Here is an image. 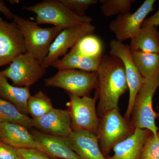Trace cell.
<instances>
[{
  "mask_svg": "<svg viewBox=\"0 0 159 159\" xmlns=\"http://www.w3.org/2000/svg\"><path fill=\"white\" fill-rule=\"evenodd\" d=\"M53 108L51 98L42 91L31 96L28 101V115H30L32 119L42 116Z\"/></svg>",
  "mask_w": 159,
  "mask_h": 159,
  "instance_id": "24",
  "label": "cell"
},
{
  "mask_svg": "<svg viewBox=\"0 0 159 159\" xmlns=\"http://www.w3.org/2000/svg\"><path fill=\"white\" fill-rule=\"evenodd\" d=\"M71 11L80 16H85L90 6L98 2L97 0H60Z\"/></svg>",
  "mask_w": 159,
  "mask_h": 159,
  "instance_id": "27",
  "label": "cell"
},
{
  "mask_svg": "<svg viewBox=\"0 0 159 159\" xmlns=\"http://www.w3.org/2000/svg\"><path fill=\"white\" fill-rule=\"evenodd\" d=\"M140 159H159V137L150 133L145 140Z\"/></svg>",
  "mask_w": 159,
  "mask_h": 159,
  "instance_id": "26",
  "label": "cell"
},
{
  "mask_svg": "<svg viewBox=\"0 0 159 159\" xmlns=\"http://www.w3.org/2000/svg\"><path fill=\"white\" fill-rule=\"evenodd\" d=\"M150 132L136 128L132 134L113 148L114 154L106 159H140L143 145Z\"/></svg>",
  "mask_w": 159,
  "mask_h": 159,
  "instance_id": "17",
  "label": "cell"
},
{
  "mask_svg": "<svg viewBox=\"0 0 159 159\" xmlns=\"http://www.w3.org/2000/svg\"><path fill=\"white\" fill-rule=\"evenodd\" d=\"M139 73L144 79L159 75V53L131 51Z\"/></svg>",
  "mask_w": 159,
  "mask_h": 159,
  "instance_id": "21",
  "label": "cell"
},
{
  "mask_svg": "<svg viewBox=\"0 0 159 159\" xmlns=\"http://www.w3.org/2000/svg\"><path fill=\"white\" fill-rule=\"evenodd\" d=\"M32 121L28 115L22 113L13 104L0 98V123H15L31 129Z\"/></svg>",
  "mask_w": 159,
  "mask_h": 159,
  "instance_id": "23",
  "label": "cell"
},
{
  "mask_svg": "<svg viewBox=\"0 0 159 159\" xmlns=\"http://www.w3.org/2000/svg\"><path fill=\"white\" fill-rule=\"evenodd\" d=\"M97 73V111L100 118L109 111L119 109V99L129 89L124 65L118 57L103 55Z\"/></svg>",
  "mask_w": 159,
  "mask_h": 159,
  "instance_id": "1",
  "label": "cell"
},
{
  "mask_svg": "<svg viewBox=\"0 0 159 159\" xmlns=\"http://www.w3.org/2000/svg\"><path fill=\"white\" fill-rule=\"evenodd\" d=\"M31 133L39 145L41 151L52 159H81L71 148L68 137L45 133L37 129Z\"/></svg>",
  "mask_w": 159,
  "mask_h": 159,
  "instance_id": "14",
  "label": "cell"
},
{
  "mask_svg": "<svg viewBox=\"0 0 159 159\" xmlns=\"http://www.w3.org/2000/svg\"><path fill=\"white\" fill-rule=\"evenodd\" d=\"M68 94L70 101L66 106L70 115L72 130L86 131L97 136L100 122L96 108L99 99L97 91L93 98Z\"/></svg>",
  "mask_w": 159,
  "mask_h": 159,
  "instance_id": "7",
  "label": "cell"
},
{
  "mask_svg": "<svg viewBox=\"0 0 159 159\" xmlns=\"http://www.w3.org/2000/svg\"><path fill=\"white\" fill-rule=\"evenodd\" d=\"M155 2V0H145L134 12L117 16L108 25L116 39L123 43L134 37L142 28L145 18L153 10Z\"/></svg>",
  "mask_w": 159,
  "mask_h": 159,
  "instance_id": "10",
  "label": "cell"
},
{
  "mask_svg": "<svg viewBox=\"0 0 159 159\" xmlns=\"http://www.w3.org/2000/svg\"><path fill=\"white\" fill-rule=\"evenodd\" d=\"M71 148L81 159H106L97 136L86 131H73L68 137Z\"/></svg>",
  "mask_w": 159,
  "mask_h": 159,
  "instance_id": "15",
  "label": "cell"
},
{
  "mask_svg": "<svg viewBox=\"0 0 159 159\" xmlns=\"http://www.w3.org/2000/svg\"><path fill=\"white\" fill-rule=\"evenodd\" d=\"M0 159H20L17 149L0 141Z\"/></svg>",
  "mask_w": 159,
  "mask_h": 159,
  "instance_id": "29",
  "label": "cell"
},
{
  "mask_svg": "<svg viewBox=\"0 0 159 159\" xmlns=\"http://www.w3.org/2000/svg\"><path fill=\"white\" fill-rule=\"evenodd\" d=\"M26 53L24 37L17 25L0 17V66L11 63Z\"/></svg>",
  "mask_w": 159,
  "mask_h": 159,
  "instance_id": "12",
  "label": "cell"
},
{
  "mask_svg": "<svg viewBox=\"0 0 159 159\" xmlns=\"http://www.w3.org/2000/svg\"><path fill=\"white\" fill-rule=\"evenodd\" d=\"M46 70L32 55L26 53L16 57L1 73L15 86L30 88L42 78Z\"/></svg>",
  "mask_w": 159,
  "mask_h": 159,
  "instance_id": "8",
  "label": "cell"
},
{
  "mask_svg": "<svg viewBox=\"0 0 159 159\" xmlns=\"http://www.w3.org/2000/svg\"><path fill=\"white\" fill-rule=\"evenodd\" d=\"M131 51L159 53V31L157 27H142L136 35L130 39Z\"/></svg>",
  "mask_w": 159,
  "mask_h": 159,
  "instance_id": "20",
  "label": "cell"
},
{
  "mask_svg": "<svg viewBox=\"0 0 159 159\" xmlns=\"http://www.w3.org/2000/svg\"><path fill=\"white\" fill-rule=\"evenodd\" d=\"M31 96L30 88L19 87L9 84L0 71V98L13 104L22 113L28 115V103Z\"/></svg>",
  "mask_w": 159,
  "mask_h": 159,
  "instance_id": "18",
  "label": "cell"
},
{
  "mask_svg": "<svg viewBox=\"0 0 159 159\" xmlns=\"http://www.w3.org/2000/svg\"><path fill=\"white\" fill-rule=\"evenodd\" d=\"M0 12L2 13L6 18L13 20L15 15L7 7L4 1L0 0Z\"/></svg>",
  "mask_w": 159,
  "mask_h": 159,
  "instance_id": "31",
  "label": "cell"
},
{
  "mask_svg": "<svg viewBox=\"0 0 159 159\" xmlns=\"http://www.w3.org/2000/svg\"><path fill=\"white\" fill-rule=\"evenodd\" d=\"M17 151L20 159H52L37 148H20Z\"/></svg>",
  "mask_w": 159,
  "mask_h": 159,
  "instance_id": "28",
  "label": "cell"
},
{
  "mask_svg": "<svg viewBox=\"0 0 159 159\" xmlns=\"http://www.w3.org/2000/svg\"><path fill=\"white\" fill-rule=\"evenodd\" d=\"M158 25H159V9L152 16L147 19L145 20L142 24V27H152V26L157 27Z\"/></svg>",
  "mask_w": 159,
  "mask_h": 159,
  "instance_id": "30",
  "label": "cell"
},
{
  "mask_svg": "<svg viewBox=\"0 0 159 159\" xmlns=\"http://www.w3.org/2000/svg\"><path fill=\"white\" fill-rule=\"evenodd\" d=\"M0 67H1V66H0Z\"/></svg>",
  "mask_w": 159,
  "mask_h": 159,
  "instance_id": "34",
  "label": "cell"
},
{
  "mask_svg": "<svg viewBox=\"0 0 159 159\" xmlns=\"http://www.w3.org/2000/svg\"><path fill=\"white\" fill-rule=\"evenodd\" d=\"M109 46V55L119 58L122 61L125 68L129 91V98L124 117L130 121L135 99L145 79L141 76L133 60L129 45L114 39L111 41Z\"/></svg>",
  "mask_w": 159,
  "mask_h": 159,
  "instance_id": "9",
  "label": "cell"
},
{
  "mask_svg": "<svg viewBox=\"0 0 159 159\" xmlns=\"http://www.w3.org/2000/svg\"><path fill=\"white\" fill-rule=\"evenodd\" d=\"M135 128L130 121L122 116L119 109L106 112L100 117L97 135L99 148L105 157L114 146L132 134Z\"/></svg>",
  "mask_w": 159,
  "mask_h": 159,
  "instance_id": "5",
  "label": "cell"
},
{
  "mask_svg": "<svg viewBox=\"0 0 159 159\" xmlns=\"http://www.w3.org/2000/svg\"><path fill=\"white\" fill-rule=\"evenodd\" d=\"M0 141L16 149L34 148L41 150L29 129L15 123H0Z\"/></svg>",
  "mask_w": 159,
  "mask_h": 159,
  "instance_id": "16",
  "label": "cell"
},
{
  "mask_svg": "<svg viewBox=\"0 0 159 159\" xmlns=\"http://www.w3.org/2000/svg\"></svg>",
  "mask_w": 159,
  "mask_h": 159,
  "instance_id": "33",
  "label": "cell"
},
{
  "mask_svg": "<svg viewBox=\"0 0 159 159\" xmlns=\"http://www.w3.org/2000/svg\"><path fill=\"white\" fill-rule=\"evenodd\" d=\"M32 120L33 127L45 133L68 137L73 132L70 115L68 109L54 108L42 116Z\"/></svg>",
  "mask_w": 159,
  "mask_h": 159,
  "instance_id": "13",
  "label": "cell"
},
{
  "mask_svg": "<svg viewBox=\"0 0 159 159\" xmlns=\"http://www.w3.org/2000/svg\"><path fill=\"white\" fill-rule=\"evenodd\" d=\"M95 29V26L90 23L63 30L53 41L41 65L46 69L51 66L60 57L66 54L69 49H72L81 38L93 34Z\"/></svg>",
  "mask_w": 159,
  "mask_h": 159,
  "instance_id": "11",
  "label": "cell"
},
{
  "mask_svg": "<svg viewBox=\"0 0 159 159\" xmlns=\"http://www.w3.org/2000/svg\"><path fill=\"white\" fill-rule=\"evenodd\" d=\"M157 116L159 118V112L157 114ZM158 136L159 137V130H158Z\"/></svg>",
  "mask_w": 159,
  "mask_h": 159,
  "instance_id": "32",
  "label": "cell"
},
{
  "mask_svg": "<svg viewBox=\"0 0 159 159\" xmlns=\"http://www.w3.org/2000/svg\"><path fill=\"white\" fill-rule=\"evenodd\" d=\"M102 59V57L90 58L84 57L70 51L62 58H59L53 62L51 66L58 70L71 69L85 72H97Z\"/></svg>",
  "mask_w": 159,
  "mask_h": 159,
  "instance_id": "19",
  "label": "cell"
},
{
  "mask_svg": "<svg viewBox=\"0 0 159 159\" xmlns=\"http://www.w3.org/2000/svg\"><path fill=\"white\" fill-rule=\"evenodd\" d=\"M70 51L86 57H101L103 55V44L99 37L89 34L81 38Z\"/></svg>",
  "mask_w": 159,
  "mask_h": 159,
  "instance_id": "22",
  "label": "cell"
},
{
  "mask_svg": "<svg viewBox=\"0 0 159 159\" xmlns=\"http://www.w3.org/2000/svg\"><path fill=\"white\" fill-rule=\"evenodd\" d=\"M24 9L35 14L36 22L38 25L48 24L62 30L93 21L90 16L75 14L60 0H44L32 6L24 7Z\"/></svg>",
  "mask_w": 159,
  "mask_h": 159,
  "instance_id": "2",
  "label": "cell"
},
{
  "mask_svg": "<svg viewBox=\"0 0 159 159\" xmlns=\"http://www.w3.org/2000/svg\"><path fill=\"white\" fill-rule=\"evenodd\" d=\"M97 72L79 70H59L55 75L44 80L47 87L57 88L80 97H90L92 91L97 87Z\"/></svg>",
  "mask_w": 159,
  "mask_h": 159,
  "instance_id": "6",
  "label": "cell"
},
{
  "mask_svg": "<svg viewBox=\"0 0 159 159\" xmlns=\"http://www.w3.org/2000/svg\"><path fill=\"white\" fill-rule=\"evenodd\" d=\"M100 11L104 16H111L130 12L135 0H99Z\"/></svg>",
  "mask_w": 159,
  "mask_h": 159,
  "instance_id": "25",
  "label": "cell"
},
{
  "mask_svg": "<svg viewBox=\"0 0 159 159\" xmlns=\"http://www.w3.org/2000/svg\"><path fill=\"white\" fill-rule=\"evenodd\" d=\"M12 20L17 25L23 34L26 53L32 55L42 64L48 55L53 41L62 29L55 26L42 28L36 22L16 15Z\"/></svg>",
  "mask_w": 159,
  "mask_h": 159,
  "instance_id": "3",
  "label": "cell"
},
{
  "mask_svg": "<svg viewBox=\"0 0 159 159\" xmlns=\"http://www.w3.org/2000/svg\"><path fill=\"white\" fill-rule=\"evenodd\" d=\"M159 87V75L145 79L135 99L130 119L135 128L148 129L158 137L156 124L157 114L154 111V95Z\"/></svg>",
  "mask_w": 159,
  "mask_h": 159,
  "instance_id": "4",
  "label": "cell"
}]
</instances>
